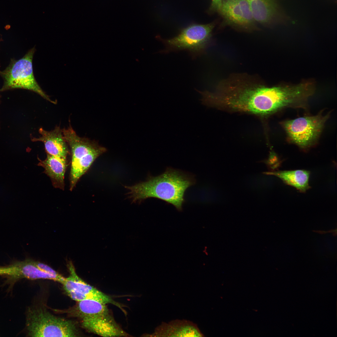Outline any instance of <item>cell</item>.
<instances>
[{
	"instance_id": "obj_12",
	"label": "cell",
	"mask_w": 337,
	"mask_h": 337,
	"mask_svg": "<svg viewBox=\"0 0 337 337\" xmlns=\"http://www.w3.org/2000/svg\"><path fill=\"white\" fill-rule=\"evenodd\" d=\"M39 132L41 136L38 138H33L32 140L43 142L47 154L66 158L70 154L67 144L63 138L62 129L59 126H56L51 131L40 128Z\"/></svg>"
},
{
	"instance_id": "obj_3",
	"label": "cell",
	"mask_w": 337,
	"mask_h": 337,
	"mask_svg": "<svg viewBox=\"0 0 337 337\" xmlns=\"http://www.w3.org/2000/svg\"><path fill=\"white\" fill-rule=\"evenodd\" d=\"M26 328L31 337H76L75 323L57 317L41 307L30 308L27 312Z\"/></svg>"
},
{
	"instance_id": "obj_15",
	"label": "cell",
	"mask_w": 337,
	"mask_h": 337,
	"mask_svg": "<svg viewBox=\"0 0 337 337\" xmlns=\"http://www.w3.org/2000/svg\"><path fill=\"white\" fill-rule=\"evenodd\" d=\"M261 161L265 163L269 168L273 169L276 168L279 165L277 156L273 151L270 152L267 159Z\"/></svg>"
},
{
	"instance_id": "obj_13",
	"label": "cell",
	"mask_w": 337,
	"mask_h": 337,
	"mask_svg": "<svg viewBox=\"0 0 337 337\" xmlns=\"http://www.w3.org/2000/svg\"><path fill=\"white\" fill-rule=\"evenodd\" d=\"M66 157L47 154L46 159L40 160L38 165L44 169V172L50 178L55 188L64 190V176L67 167Z\"/></svg>"
},
{
	"instance_id": "obj_11",
	"label": "cell",
	"mask_w": 337,
	"mask_h": 337,
	"mask_svg": "<svg viewBox=\"0 0 337 337\" xmlns=\"http://www.w3.org/2000/svg\"><path fill=\"white\" fill-rule=\"evenodd\" d=\"M149 336L204 337L197 325L187 320L176 319L168 323L162 322Z\"/></svg>"
},
{
	"instance_id": "obj_6",
	"label": "cell",
	"mask_w": 337,
	"mask_h": 337,
	"mask_svg": "<svg viewBox=\"0 0 337 337\" xmlns=\"http://www.w3.org/2000/svg\"><path fill=\"white\" fill-rule=\"evenodd\" d=\"M329 115L322 112L282 122L289 140L303 149L312 147L316 142Z\"/></svg>"
},
{
	"instance_id": "obj_1",
	"label": "cell",
	"mask_w": 337,
	"mask_h": 337,
	"mask_svg": "<svg viewBox=\"0 0 337 337\" xmlns=\"http://www.w3.org/2000/svg\"><path fill=\"white\" fill-rule=\"evenodd\" d=\"M196 183L194 176L183 171L168 167L160 175L149 177L147 180L125 188L133 202L154 198L173 205L179 211L185 202V193Z\"/></svg>"
},
{
	"instance_id": "obj_8",
	"label": "cell",
	"mask_w": 337,
	"mask_h": 337,
	"mask_svg": "<svg viewBox=\"0 0 337 337\" xmlns=\"http://www.w3.org/2000/svg\"><path fill=\"white\" fill-rule=\"evenodd\" d=\"M223 24L247 30L256 28V21L247 0H223L218 12Z\"/></svg>"
},
{
	"instance_id": "obj_4",
	"label": "cell",
	"mask_w": 337,
	"mask_h": 337,
	"mask_svg": "<svg viewBox=\"0 0 337 337\" xmlns=\"http://www.w3.org/2000/svg\"><path fill=\"white\" fill-rule=\"evenodd\" d=\"M33 47L22 58L12 61L5 70L1 72L3 80L0 91L15 89H22L33 91L53 104L52 100L43 91L34 76L32 59L35 51Z\"/></svg>"
},
{
	"instance_id": "obj_14",
	"label": "cell",
	"mask_w": 337,
	"mask_h": 337,
	"mask_svg": "<svg viewBox=\"0 0 337 337\" xmlns=\"http://www.w3.org/2000/svg\"><path fill=\"white\" fill-rule=\"evenodd\" d=\"M263 173L277 177L286 184L295 188L300 192H305L310 188L309 183L310 172L307 170L272 171Z\"/></svg>"
},
{
	"instance_id": "obj_2",
	"label": "cell",
	"mask_w": 337,
	"mask_h": 337,
	"mask_svg": "<svg viewBox=\"0 0 337 337\" xmlns=\"http://www.w3.org/2000/svg\"><path fill=\"white\" fill-rule=\"evenodd\" d=\"M62 132L71 154L70 190H72L95 160L107 149L95 141L80 137L70 125L62 129Z\"/></svg>"
},
{
	"instance_id": "obj_16",
	"label": "cell",
	"mask_w": 337,
	"mask_h": 337,
	"mask_svg": "<svg viewBox=\"0 0 337 337\" xmlns=\"http://www.w3.org/2000/svg\"><path fill=\"white\" fill-rule=\"evenodd\" d=\"M223 0H212L209 9V12L210 13H213L219 12Z\"/></svg>"
},
{
	"instance_id": "obj_7",
	"label": "cell",
	"mask_w": 337,
	"mask_h": 337,
	"mask_svg": "<svg viewBox=\"0 0 337 337\" xmlns=\"http://www.w3.org/2000/svg\"><path fill=\"white\" fill-rule=\"evenodd\" d=\"M69 275L61 283L68 295L72 299L79 301L92 300L105 304H110L121 309V305L110 296L84 281L77 274L71 261L67 264Z\"/></svg>"
},
{
	"instance_id": "obj_9",
	"label": "cell",
	"mask_w": 337,
	"mask_h": 337,
	"mask_svg": "<svg viewBox=\"0 0 337 337\" xmlns=\"http://www.w3.org/2000/svg\"><path fill=\"white\" fill-rule=\"evenodd\" d=\"M81 320L83 328L96 335L103 337L129 336L115 321L106 305L92 316Z\"/></svg>"
},
{
	"instance_id": "obj_10",
	"label": "cell",
	"mask_w": 337,
	"mask_h": 337,
	"mask_svg": "<svg viewBox=\"0 0 337 337\" xmlns=\"http://www.w3.org/2000/svg\"><path fill=\"white\" fill-rule=\"evenodd\" d=\"M281 0H247L256 22L265 25L290 20L281 4Z\"/></svg>"
},
{
	"instance_id": "obj_5",
	"label": "cell",
	"mask_w": 337,
	"mask_h": 337,
	"mask_svg": "<svg viewBox=\"0 0 337 337\" xmlns=\"http://www.w3.org/2000/svg\"><path fill=\"white\" fill-rule=\"evenodd\" d=\"M215 25L214 22L204 25H191L172 38L159 39L165 46L164 52L185 51L193 57L200 56L208 46Z\"/></svg>"
}]
</instances>
